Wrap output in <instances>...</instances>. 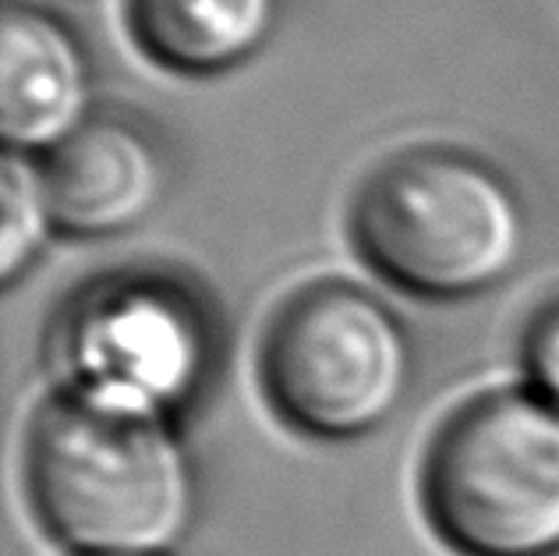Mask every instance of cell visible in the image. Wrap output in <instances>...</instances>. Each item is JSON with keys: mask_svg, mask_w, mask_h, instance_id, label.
Instances as JSON below:
<instances>
[{"mask_svg": "<svg viewBox=\"0 0 559 556\" xmlns=\"http://www.w3.org/2000/svg\"><path fill=\"white\" fill-rule=\"evenodd\" d=\"M0 202H4V230H0V281L8 287L33 267L57 230L53 206L43 185L39 159L8 153L0 170Z\"/></svg>", "mask_w": 559, "mask_h": 556, "instance_id": "cell-9", "label": "cell"}, {"mask_svg": "<svg viewBox=\"0 0 559 556\" xmlns=\"http://www.w3.org/2000/svg\"><path fill=\"white\" fill-rule=\"evenodd\" d=\"M421 500L461 556H559V407L535 390L471 401L436 436Z\"/></svg>", "mask_w": 559, "mask_h": 556, "instance_id": "cell-3", "label": "cell"}, {"mask_svg": "<svg viewBox=\"0 0 559 556\" xmlns=\"http://www.w3.org/2000/svg\"><path fill=\"white\" fill-rule=\"evenodd\" d=\"M262 383L294 429L355 440L379 429L404 401L407 333L386 305L358 287H308L266 333Z\"/></svg>", "mask_w": 559, "mask_h": 556, "instance_id": "cell-5", "label": "cell"}, {"mask_svg": "<svg viewBox=\"0 0 559 556\" xmlns=\"http://www.w3.org/2000/svg\"><path fill=\"white\" fill-rule=\"evenodd\" d=\"M90 104V61L68 25L11 4L0 22V135L8 153H53L93 121Z\"/></svg>", "mask_w": 559, "mask_h": 556, "instance_id": "cell-6", "label": "cell"}, {"mask_svg": "<svg viewBox=\"0 0 559 556\" xmlns=\"http://www.w3.org/2000/svg\"><path fill=\"white\" fill-rule=\"evenodd\" d=\"M524 369L538 398L559 407V305L542 312L527 330Z\"/></svg>", "mask_w": 559, "mask_h": 556, "instance_id": "cell-10", "label": "cell"}, {"mask_svg": "<svg viewBox=\"0 0 559 556\" xmlns=\"http://www.w3.org/2000/svg\"><path fill=\"white\" fill-rule=\"evenodd\" d=\"M350 224L376 273L425 298L492 291L524 248L510 185L478 159L443 150L396 156L376 170Z\"/></svg>", "mask_w": 559, "mask_h": 556, "instance_id": "cell-2", "label": "cell"}, {"mask_svg": "<svg viewBox=\"0 0 559 556\" xmlns=\"http://www.w3.org/2000/svg\"><path fill=\"white\" fill-rule=\"evenodd\" d=\"M50 351L61 393L170 422L213 369V330L191 291L131 270L82 287L57 316Z\"/></svg>", "mask_w": 559, "mask_h": 556, "instance_id": "cell-4", "label": "cell"}, {"mask_svg": "<svg viewBox=\"0 0 559 556\" xmlns=\"http://www.w3.org/2000/svg\"><path fill=\"white\" fill-rule=\"evenodd\" d=\"M280 0H131L145 54L181 75H224L266 47Z\"/></svg>", "mask_w": 559, "mask_h": 556, "instance_id": "cell-8", "label": "cell"}, {"mask_svg": "<svg viewBox=\"0 0 559 556\" xmlns=\"http://www.w3.org/2000/svg\"><path fill=\"white\" fill-rule=\"evenodd\" d=\"M25 478L57 543L79 556H167L195 518V475L167 418L61 393L28 433Z\"/></svg>", "mask_w": 559, "mask_h": 556, "instance_id": "cell-1", "label": "cell"}, {"mask_svg": "<svg viewBox=\"0 0 559 556\" xmlns=\"http://www.w3.org/2000/svg\"><path fill=\"white\" fill-rule=\"evenodd\" d=\"M53 221L75 238H110L139 227L164 196V164L153 142L124 121H90L39 156Z\"/></svg>", "mask_w": 559, "mask_h": 556, "instance_id": "cell-7", "label": "cell"}]
</instances>
